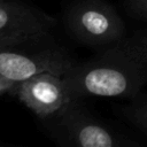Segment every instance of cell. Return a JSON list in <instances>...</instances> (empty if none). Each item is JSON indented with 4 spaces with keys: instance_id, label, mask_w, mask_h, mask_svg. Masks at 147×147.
Instances as JSON below:
<instances>
[{
    "instance_id": "1",
    "label": "cell",
    "mask_w": 147,
    "mask_h": 147,
    "mask_svg": "<svg viewBox=\"0 0 147 147\" xmlns=\"http://www.w3.org/2000/svg\"><path fill=\"white\" fill-rule=\"evenodd\" d=\"M63 78L71 99L134 96L147 85V30H136L90 60L76 63Z\"/></svg>"
},
{
    "instance_id": "2",
    "label": "cell",
    "mask_w": 147,
    "mask_h": 147,
    "mask_svg": "<svg viewBox=\"0 0 147 147\" xmlns=\"http://www.w3.org/2000/svg\"><path fill=\"white\" fill-rule=\"evenodd\" d=\"M44 121L52 137L62 146L137 147L140 145L95 117L82 105L80 98L70 99Z\"/></svg>"
},
{
    "instance_id": "3",
    "label": "cell",
    "mask_w": 147,
    "mask_h": 147,
    "mask_svg": "<svg viewBox=\"0 0 147 147\" xmlns=\"http://www.w3.org/2000/svg\"><path fill=\"white\" fill-rule=\"evenodd\" d=\"M76 62L53 38L0 42V74L22 83L41 72L65 76Z\"/></svg>"
},
{
    "instance_id": "4",
    "label": "cell",
    "mask_w": 147,
    "mask_h": 147,
    "mask_svg": "<svg viewBox=\"0 0 147 147\" xmlns=\"http://www.w3.org/2000/svg\"><path fill=\"white\" fill-rule=\"evenodd\" d=\"M64 22L74 39L100 49L127 34L124 20L107 0H76L67 8Z\"/></svg>"
},
{
    "instance_id": "5",
    "label": "cell",
    "mask_w": 147,
    "mask_h": 147,
    "mask_svg": "<svg viewBox=\"0 0 147 147\" xmlns=\"http://www.w3.org/2000/svg\"><path fill=\"white\" fill-rule=\"evenodd\" d=\"M56 20L31 5L0 0V42L52 38Z\"/></svg>"
},
{
    "instance_id": "6",
    "label": "cell",
    "mask_w": 147,
    "mask_h": 147,
    "mask_svg": "<svg viewBox=\"0 0 147 147\" xmlns=\"http://www.w3.org/2000/svg\"><path fill=\"white\" fill-rule=\"evenodd\" d=\"M16 96L42 121L71 99L63 76L53 72H41L20 83Z\"/></svg>"
},
{
    "instance_id": "7",
    "label": "cell",
    "mask_w": 147,
    "mask_h": 147,
    "mask_svg": "<svg viewBox=\"0 0 147 147\" xmlns=\"http://www.w3.org/2000/svg\"><path fill=\"white\" fill-rule=\"evenodd\" d=\"M122 116L136 129L147 136V90H141L121 107Z\"/></svg>"
},
{
    "instance_id": "8",
    "label": "cell",
    "mask_w": 147,
    "mask_h": 147,
    "mask_svg": "<svg viewBox=\"0 0 147 147\" xmlns=\"http://www.w3.org/2000/svg\"><path fill=\"white\" fill-rule=\"evenodd\" d=\"M126 3L136 17L147 22V0H126Z\"/></svg>"
},
{
    "instance_id": "9",
    "label": "cell",
    "mask_w": 147,
    "mask_h": 147,
    "mask_svg": "<svg viewBox=\"0 0 147 147\" xmlns=\"http://www.w3.org/2000/svg\"><path fill=\"white\" fill-rule=\"evenodd\" d=\"M20 83H16L11 79H8L3 75L0 74V96L3 94H13L16 95Z\"/></svg>"
}]
</instances>
